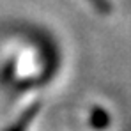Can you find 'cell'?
I'll return each instance as SVG.
<instances>
[{
    "label": "cell",
    "mask_w": 131,
    "mask_h": 131,
    "mask_svg": "<svg viewBox=\"0 0 131 131\" xmlns=\"http://www.w3.org/2000/svg\"><path fill=\"white\" fill-rule=\"evenodd\" d=\"M94 7H96V11H99V13H105V14H108L110 11H112V2L110 0H89Z\"/></svg>",
    "instance_id": "6da1fadb"
}]
</instances>
